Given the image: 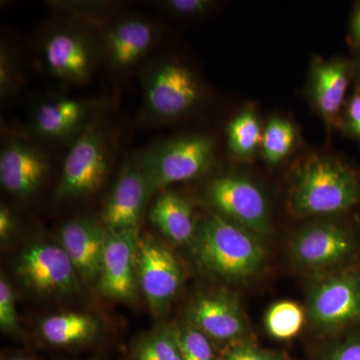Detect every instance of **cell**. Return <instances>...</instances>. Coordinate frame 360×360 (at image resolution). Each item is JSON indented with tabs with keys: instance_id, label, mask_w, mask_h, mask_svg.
Here are the masks:
<instances>
[{
	"instance_id": "cell-1",
	"label": "cell",
	"mask_w": 360,
	"mask_h": 360,
	"mask_svg": "<svg viewBox=\"0 0 360 360\" xmlns=\"http://www.w3.org/2000/svg\"><path fill=\"white\" fill-rule=\"evenodd\" d=\"M360 201V180L349 165L333 156L311 155L296 167L288 206L300 217L345 212Z\"/></svg>"
},
{
	"instance_id": "cell-2",
	"label": "cell",
	"mask_w": 360,
	"mask_h": 360,
	"mask_svg": "<svg viewBox=\"0 0 360 360\" xmlns=\"http://www.w3.org/2000/svg\"><path fill=\"white\" fill-rule=\"evenodd\" d=\"M196 262L220 281H245L264 265L266 253L258 236L212 212L198 224L193 240Z\"/></svg>"
},
{
	"instance_id": "cell-3",
	"label": "cell",
	"mask_w": 360,
	"mask_h": 360,
	"mask_svg": "<svg viewBox=\"0 0 360 360\" xmlns=\"http://www.w3.org/2000/svg\"><path fill=\"white\" fill-rule=\"evenodd\" d=\"M142 111L153 124L177 122L198 108L205 94L193 68L174 58H160L141 73Z\"/></svg>"
},
{
	"instance_id": "cell-4",
	"label": "cell",
	"mask_w": 360,
	"mask_h": 360,
	"mask_svg": "<svg viewBox=\"0 0 360 360\" xmlns=\"http://www.w3.org/2000/svg\"><path fill=\"white\" fill-rule=\"evenodd\" d=\"M214 141L206 134L172 137L135 155L149 196L205 174L214 162Z\"/></svg>"
},
{
	"instance_id": "cell-5",
	"label": "cell",
	"mask_w": 360,
	"mask_h": 360,
	"mask_svg": "<svg viewBox=\"0 0 360 360\" xmlns=\"http://www.w3.org/2000/svg\"><path fill=\"white\" fill-rule=\"evenodd\" d=\"M112 151L105 131L96 122L75 139L63 162V172L54 191L58 202L92 195L110 174Z\"/></svg>"
},
{
	"instance_id": "cell-6",
	"label": "cell",
	"mask_w": 360,
	"mask_h": 360,
	"mask_svg": "<svg viewBox=\"0 0 360 360\" xmlns=\"http://www.w3.org/2000/svg\"><path fill=\"white\" fill-rule=\"evenodd\" d=\"M14 271L26 290L35 295L68 296L82 290V277L59 243H30L16 257Z\"/></svg>"
},
{
	"instance_id": "cell-7",
	"label": "cell",
	"mask_w": 360,
	"mask_h": 360,
	"mask_svg": "<svg viewBox=\"0 0 360 360\" xmlns=\"http://www.w3.org/2000/svg\"><path fill=\"white\" fill-rule=\"evenodd\" d=\"M206 198L214 213L258 238L272 231L266 198L245 175L231 172L217 175L206 186Z\"/></svg>"
},
{
	"instance_id": "cell-8",
	"label": "cell",
	"mask_w": 360,
	"mask_h": 360,
	"mask_svg": "<svg viewBox=\"0 0 360 360\" xmlns=\"http://www.w3.org/2000/svg\"><path fill=\"white\" fill-rule=\"evenodd\" d=\"M41 54L52 77L72 84L87 82L103 59L101 40L78 25H59L47 33Z\"/></svg>"
},
{
	"instance_id": "cell-9",
	"label": "cell",
	"mask_w": 360,
	"mask_h": 360,
	"mask_svg": "<svg viewBox=\"0 0 360 360\" xmlns=\"http://www.w3.org/2000/svg\"><path fill=\"white\" fill-rule=\"evenodd\" d=\"M310 319L324 333H335L360 322V269L336 272L312 286Z\"/></svg>"
},
{
	"instance_id": "cell-10",
	"label": "cell",
	"mask_w": 360,
	"mask_h": 360,
	"mask_svg": "<svg viewBox=\"0 0 360 360\" xmlns=\"http://www.w3.org/2000/svg\"><path fill=\"white\" fill-rule=\"evenodd\" d=\"M136 274L153 314H167L182 283L181 266L174 253L153 236L139 238Z\"/></svg>"
},
{
	"instance_id": "cell-11",
	"label": "cell",
	"mask_w": 360,
	"mask_h": 360,
	"mask_svg": "<svg viewBox=\"0 0 360 360\" xmlns=\"http://www.w3.org/2000/svg\"><path fill=\"white\" fill-rule=\"evenodd\" d=\"M290 255L298 266L323 270L338 266L354 257L356 243L347 229L333 222L307 225L290 243Z\"/></svg>"
},
{
	"instance_id": "cell-12",
	"label": "cell",
	"mask_w": 360,
	"mask_h": 360,
	"mask_svg": "<svg viewBox=\"0 0 360 360\" xmlns=\"http://www.w3.org/2000/svg\"><path fill=\"white\" fill-rule=\"evenodd\" d=\"M139 231L108 232L97 288L116 302H134L137 295L136 255Z\"/></svg>"
},
{
	"instance_id": "cell-13",
	"label": "cell",
	"mask_w": 360,
	"mask_h": 360,
	"mask_svg": "<svg viewBox=\"0 0 360 360\" xmlns=\"http://www.w3.org/2000/svg\"><path fill=\"white\" fill-rule=\"evenodd\" d=\"M187 321L222 348L248 340V324L238 300L229 292L201 295L186 310Z\"/></svg>"
},
{
	"instance_id": "cell-14",
	"label": "cell",
	"mask_w": 360,
	"mask_h": 360,
	"mask_svg": "<svg viewBox=\"0 0 360 360\" xmlns=\"http://www.w3.org/2000/svg\"><path fill=\"white\" fill-rule=\"evenodd\" d=\"M49 174L46 155L21 137L7 139L0 151V182L6 191L28 200L39 191Z\"/></svg>"
},
{
	"instance_id": "cell-15",
	"label": "cell",
	"mask_w": 360,
	"mask_h": 360,
	"mask_svg": "<svg viewBox=\"0 0 360 360\" xmlns=\"http://www.w3.org/2000/svg\"><path fill=\"white\" fill-rule=\"evenodd\" d=\"M150 198L135 155L123 163L104 205L101 220L108 232L139 231Z\"/></svg>"
},
{
	"instance_id": "cell-16",
	"label": "cell",
	"mask_w": 360,
	"mask_h": 360,
	"mask_svg": "<svg viewBox=\"0 0 360 360\" xmlns=\"http://www.w3.org/2000/svg\"><path fill=\"white\" fill-rule=\"evenodd\" d=\"M354 65L345 58L323 59L316 56L310 68V101L324 122L342 129L343 112Z\"/></svg>"
},
{
	"instance_id": "cell-17",
	"label": "cell",
	"mask_w": 360,
	"mask_h": 360,
	"mask_svg": "<svg viewBox=\"0 0 360 360\" xmlns=\"http://www.w3.org/2000/svg\"><path fill=\"white\" fill-rule=\"evenodd\" d=\"M158 39L153 22L141 16H123L106 27L101 39L103 60L116 72H127L148 56Z\"/></svg>"
},
{
	"instance_id": "cell-18",
	"label": "cell",
	"mask_w": 360,
	"mask_h": 360,
	"mask_svg": "<svg viewBox=\"0 0 360 360\" xmlns=\"http://www.w3.org/2000/svg\"><path fill=\"white\" fill-rule=\"evenodd\" d=\"M94 104L85 99L56 96L42 99L32 110L30 127L45 141H63L79 136L94 122Z\"/></svg>"
},
{
	"instance_id": "cell-19",
	"label": "cell",
	"mask_w": 360,
	"mask_h": 360,
	"mask_svg": "<svg viewBox=\"0 0 360 360\" xmlns=\"http://www.w3.org/2000/svg\"><path fill=\"white\" fill-rule=\"evenodd\" d=\"M108 231L92 217H77L59 231V243L75 264L82 281L97 284Z\"/></svg>"
},
{
	"instance_id": "cell-20",
	"label": "cell",
	"mask_w": 360,
	"mask_h": 360,
	"mask_svg": "<svg viewBox=\"0 0 360 360\" xmlns=\"http://www.w3.org/2000/svg\"><path fill=\"white\" fill-rule=\"evenodd\" d=\"M103 328L96 317L79 312H66L45 317L39 323L42 345L56 349H82L96 345Z\"/></svg>"
},
{
	"instance_id": "cell-21",
	"label": "cell",
	"mask_w": 360,
	"mask_h": 360,
	"mask_svg": "<svg viewBox=\"0 0 360 360\" xmlns=\"http://www.w3.org/2000/svg\"><path fill=\"white\" fill-rule=\"evenodd\" d=\"M149 217L158 231L172 243H193L198 224L195 222L193 205L181 194L163 191L153 203Z\"/></svg>"
},
{
	"instance_id": "cell-22",
	"label": "cell",
	"mask_w": 360,
	"mask_h": 360,
	"mask_svg": "<svg viewBox=\"0 0 360 360\" xmlns=\"http://www.w3.org/2000/svg\"><path fill=\"white\" fill-rule=\"evenodd\" d=\"M264 129L257 113L245 110L234 116L226 129L227 149L240 161L252 160L262 151Z\"/></svg>"
},
{
	"instance_id": "cell-23",
	"label": "cell",
	"mask_w": 360,
	"mask_h": 360,
	"mask_svg": "<svg viewBox=\"0 0 360 360\" xmlns=\"http://www.w3.org/2000/svg\"><path fill=\"white\" fill-rule=\"evenodd\" d=\"M127 360H184L174 324H160L137 336L130 345Z\"/></svg>"
},
{
	"instance_id": "cell-24",
	"label": "cell",
	"mask_w": 360,
	"mask_h": 360,
	"mask_svg": "<svg viewBox=\"0 0 360 360\" xmlns=\"http://www.w3.org/2000/svg\"><path fill=\"white\" fill-rule=\"evenodd\" d=\"M297 131L295 124L281 117L270 118L264 129L262 153L270 165H276L285 160L295 146Z\"/></svg>"
},
{
	"instance_id": "cell-25",
	"label": "cell",
	"mask_w": 360,
	"mask_h": 360,
	"mask_svg": "<svg viewBox=\"0 0 360 360\" xmlns=\"http://www.w3.org/2000/svg\"><path fill=\"white\" fill-rule=\"evenodd\" d=\"M304 322V310L297 303L290 300L274 303L264 319L267 333L278 340L295 338L302 331Z\"/></svg>"
},
{
	"instance_id": "cell-26",
	"label": "cell",
	"mask_w": 360,
	"mask_h": 360,
	"mask_svg": "<svg viewBox=\"0 0 360 360\" xmlns=\"http://www.w3.org/2000/svg\"><path fill=\"white\" fill-rule=\"evenodd\" d=\"M177 343L184 360H219L217 345L188 321L174 324Z\"/></svg>"
},
{
	"instance_id": "cell-27",
	"label": "cell",
	"mask_w": 360,
	"mask_h": 360,
	"mask_svg": "<svg viewBox=\"0 0 360 360\" xmlns=\"http://www.w3.org/2000/svg\"><path fill=\"white\" fill-rule=\"evenodd\" d=\"M0 328L4 335L13 338H22V329L16 311L15 292L4 276L0 278Z\"/></svg>"
},
{
	"instance_id": "cell-28",
	"label": "cell",
	"mask_w": 360,
	"mask_h": 360,
	"mask_svg": "<svg viewBox=\"0 0 360 360\" xmlns=\"http://www.w3.org/2000/svg\"><path fill=\"white\" fill-rule=\"evenodd\" d=\"M21 84V73L13 51L1 45L0 51V99L2 103L13 98Z\"/></svg>"
},
{
	"instance_id": "cell-29",
	"label": "cell",
	"mask_w": 360,
	"mask_h": 360,
	"mask_svg": "<svg viewBox=\"0 0 360 360\" xmlns=\"http://www.w3.org/2000/svg\"><path fill=\"white\" fill-rule=\"evenodd\" d=\"M219 360H288L285 354L257 347L250 340L238 341L220 350Z\"/></svg>"
},
{
	"instance_id": "cell-30",
	"label": "cell",
	"mask_w": 360,
	"mask_h": 360,
	"mask_svg": "<svg viewBox=\"0 0 360 360\" xmlns=\"http://www.w3.org/2000/svg\"><path fill=\"white\" fill-rule=\"evenodd\" d=\"M215 6L212 0H162L155 6L175 18H195L205 15Z\"/></svg>"
},
{
	"instance_id": "cell-31",
	"label": "cell",
	"mask_w": 360,
	"mask_h": 360,
	"mask_svg": "<svg viewBox=\"0 0 360 360\" xmlns=\"http://www.w3.org/2000/svg\"><path fill=\"white\" fill-rule=\"evenodd\" d=\"M322 360H360V335L336 341L324 352Z\"/></svg>"
},
{
	"instance_id": "cell-32",
	"label": "cell",
	"mask_w": 360,
	"mask_h": 360,
	"mask_svg": "<svg viewBox=\"0 0 360 360\" xmlns=\"http://www.w3.org/2000/svg\"><path fill=\"white\" fill-rule=\"evenodd\" d=\"M342 129L360 141V84L348 98L343 112Z\"/></svg>"
},
{
	"instance_id": "cell-33",
	"label": "cell",
	"mask_w": 360,
	"mask_h": 360,
	"mask_svg": "<svg viewBox=\"0 0 360 360\" xmlns=\"http://www.w3.org/2000/svg\"><path fill=\"white\" fill-rule=\"evenodd\" d=\"M16 229V220L13 212L6 206L1 205L0 208V239L2 243H7L13 238Z\"/></svg>"
},
{
	"instance_id": "cell-34",
	"label": "cell",
	"mask_w": 360,
	"mask_h": 360,
	"mask_svg": "<svg viewBox=\"0 0 360 360\" xmlns=\"http://www.w3.org/2000/svg\"><path fill=\"white\" fill-rule=\"evenodd\" d=\"M347 39L349 44L360 51V1L352 9L348 25Z\"/></svg>"
},
{
	"instance_id": "cell-35",
	"label": "cell",
	"mask_w": 360,
	"mask_h": 360,
	"mask_svg": "<svg viewBox=\"0 0 360 360\" xmlns=\"http://www.w3.org/2000/svg\"><path fill=\"white\" fill-rule=\"evenodd\" d=\"M2 360H34L30 354H21V352H14V354H6L2 357Z\"/></svg>"
},
{
	"instance_id": "cell-36",
	"label": "cell",
	"mask_w": 360,
	"mask_h": 360,
	"mask_svg": "<svg viewBox=\"0 0 360 360\" xmlns=\"http://www.w3.org/2000/svg\"><path fill=\"white\" fill-rule=\"evenodd\" d=\"M355 70H356L357 75H359V84H360V51H359V58H357L356 65L354 66Z\"/></svg>"
},
{
	"instance_id": "cell-37",
	"label": "cell",
	"mask_w": 360,
	"mask_h": 360,
	"mask_svg": "<svg viewBox=\"0 0 360 360\" xmlns=\"http://www.w3.org/2000/svg\"><path fill=\"white\" fill-rule=\"evenodd\" d=\"M90 360H103V359H101V357H97V359H92Z\"/></svg>"
}]
</instances>
